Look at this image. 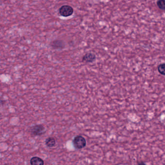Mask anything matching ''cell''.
I'll return each instance as SVG.
<instances>
[{
    "label": "cell",
    "mask_w": 165,
    "mask_h": 165,
    "mask_svg": "<svg viewBox=\"0 0 165 165\" xmlns=\"http://www.w3.org/2000/svg\"><path fill=\"white\" fill-rule=\"evenodd\" d=\"M29 131L33 136H40L46 132V128L42 124H37L31 127Z\"/></svg>",
    "instance_id": "6da1fadb"
},
{
    "label": "cell",
    "mask_w": 165,
    "mask_h": 165,
    "mask_svg": "<svg viewBox=\"0 0 165 165\" xmlns=\"http://www.w3.org/2000/svg\"><path fill=\"white\" fill-rule=\"evenodd\" d=\"M73 143L77 149H82L86 146V140L82 136H77L73 139Z\"/></svg>",
    "instance_id": "7a4b0ae2"
},
{
    "label": "cell",
    "mask_w": 165,
    "mask_h": 165,
    "mask_svg": "<svg viewBox=\"0 0 165 165\" xmlns=\"http://www.w3.org/2000/svg\"><path fill=\"white\" fill-rule=\"evenodd\" d=\"M59 13L62 17H69L74 13V9L69 5H64L60 8Z\"/></svg>",
    "instance_id": "3957f363"
},
{
    "label": "cell",
    "mask_w": 165,
    "mask_h": 165,
    "mask_svg": "<svg viewBox=\"0 0 165 165\" xmlns=\"http://www.w3.org/2000/svg\"><path fill=\"white\" fill-rule=\"evenodd\" d=\"M50 46L53 49H63L65 48V44L63 40L57 39L52 41L50 43Z\"/></svg>",
    "instance_id": "277c9868"
},
{
    "label": "cell",
    "mask_w": 165,
    "mask_h": 165,
    "mask_svg": "<svg viewBox=\"0 0 165 165\" xmlns=\"http://www.w3.org/2000/svg\"><path fill=\"white\" fill-rule=\"evenodd\" d=\"M96 55L92 53H87L82 57V61L87 63H92L96 60Z\"/></svg>",
    "instance_id": "5b68a950"
},
{
    "label": "cell",
    "mask_w": 165,
    "mask_h": 165,
    "mask_svg": "<svg viewBox=\"0 0 165 165\" xmlns=\"http://www.w3.org/2000/svg\"><path fill=\"white\" fill-rule=\"evenodd\" d=\"M30 163L32 165H43L44 164V161L40 157L34 156L30 159Z\"/></svg>",
    "instance_id": "8992f818"
},
{
    "label": "cell",
    "mask_w": 165,
    "mask_h": 165,
    "mask_svg": "<svg viewBox=\"0 0 165 165\" xmlns=\"http://www.w3.org/2000/svg\"><path fill=\"white\" fill-rule=\"evenodd\" d=\"M56 139L53 137H49L45 140V144L49 148L54 147L56 145Z\"/></svg>",
    "instance_id": "52a82bcc"
},
{
    "label": "cell",
    "mask_w": 165,
    "mask_h": 165,
    "mask_svg": "<svg viewBox=\"0 0 165 165\" xmlns=\"http://www.w3.org/2000/svg\"><path fill=\"white\" fill-rule=\"evenodd\" d=\"M156 4L160 9L165 10V0H158Z\"/></svg>",
    "instance_id": "ba28073f"
},
{
    "label": "cell",
    "mask_w": 165,
    "mask_h": 165,
    "mask_svg": "<svg viewBox=\"0 0 165 165\" xmlns=\"http://www.w3.org/2000/svg\"><path fill=\"white\" fill-rule=\"evenodd\" d=\"M157 70L160 74L162 75L165 76V64H161L158 65Z\"/></svg>",
    "instance_id": "9c48e42d"
}]
</instances>
